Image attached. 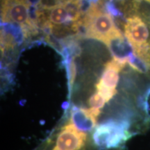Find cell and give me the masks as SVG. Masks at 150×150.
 Listing matches in <instances>:
<instances>
[{"label":"cell","mask_w":150,"mask_h":150,"mask_svg":"<svg viewBox=\"0 0 150 150\" xmlns=\"http://www.w3.org/2000/svg\"><path fill=\"white\" fill-rule=\"evenodd\" d=\"M145 1H147L148 3H149L150 4V0H145Z\"/></svg>","instance_id":"cell-5"},{"label":"cell","mask_w":150,"mask_h":150,"mask_svg":"<svg viewBox=\"0 0 150 150\" xmlns=\"http://www.w3.org/2000/svg\"><path fill=\"white\" fill-rule=\"evenodd\" d=\"M1 20L18 24L24 36L36 31L37 25L31 18L29 0H1Z\"/></svg>","instance_id":"cell-4"},{"label":"cell","mask_w":150,"mask_h":150,"mask_svg":"<svg viewBox=\"0 0 150 150\" xmlns=\"http://www.w3.org/2000/svg\"><path fill=\"white\" fill-rule=\"evenodd\" d=\"M81 0H59L36 11L37 22L57 35L76 32L83 24Z\"/></svg>","instance_id":"cell-2"},{"label":"cell","mask_w":150,"mask_h":150,"mask_svg":"<svg viewBox=\"0 0 150 150\" xmlns=\"http://www.w3.org/2000/svg\"><path fill=\"white\" fill-rule=\"evenodd\" d=\"M82 25L85 28L86 37L101 41L109 47L114 41H123L122 34L116 27L112 16L102 11L97 4L90 5Z\"/></svg>","instance_id":"cell-3"},{"label":"cell","mask_w":150,"mask_h":150,"mask_svg":"<svg viewBox=\"0 0 150 150\" xmlns=\"http://www.w3.org/2000/svg\"><path fill=\"white\" fill-rule=\"evenodd\" d=\"M32 150H101L94 130L77 112L69 107L51 132Z\"/></svg>","instance_id":"cell-1"}]
</instances>
